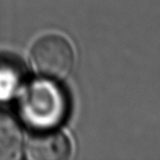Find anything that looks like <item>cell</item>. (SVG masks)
<instances>
[{"label":"cell","instance_id":"obj_1","mask_svg":"<svg viewBox=\"0 0 160 160\" xmlns=\"http://www.w3.org/2000/svg\"><path fill=\"white\" fill-rule=\"evenodd\" d=\"M22 118L32 128L52 130L68 113L69 100L65 91L50 80L33 82L24 92L20 103Z\"/></svg>","mask_w":160,"mask_h":160},{"label":"cell","instance_id":"obj_4","mask_svg":"<svg viewBox=\"0 0 160 160\" xmlns=\"http://www.w3.org/2000/svg\"><path fill=\"white\" fill-rule=\"evenodd\" d=\"M22 145V131L16 121L10 115L0 111V160L18 158Z\"/></svg>","mask_w":160,"mask_h":160},{"label":"cell","instance_id":"obj_5","mask_svg":"<svg viewBox=\"0 0 160 160\" xmlns=\"http://www.w3.org/2000/svg\"><path fill=\"white\" fill-rule=\"evenodd\" d=\"M22 66L16 59L0 56V99H8L18 89L23 78Z\"/></svg>","mask_w":160,"mask_h":160},{"label":"cell","instance_id":"obj_2","mask_svg":"<svg viewBox=\"0 0 160 160\" xmlns=\"http://www.w3.org/2000/svg\"><path fill=\"white\" fill-rule=\"evenodd\" d=\"M31 61L39 74L52 79H62L72 70L74 52L66 38L52 33L36 42L32 49Z\"/></svg>","mask_w":160,"mask_h":160},{"label":"cell","instance_id":"obj_3","mask_svg":"<svg viewBox=\"0 0 160 160\" xmlns=\"http://www.w3.org/2000/svg\"><path fill=\"white\" fill-rule=\"evenodd\" d=\"M72 147L68 137L53 130H42L29 139L27 156L31 160H66Z\"/></svg>","mask_w":160,"mask_h":160}]
</instances>
